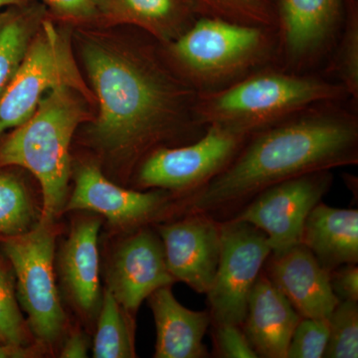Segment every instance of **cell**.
<instances>
[{
	"label": "cell",
	"instance_id": "obj_1",
	"mask_svg": "<svg viewBox=\"0 0 358 358\" xmlns=\"http://www.w3.org/2000/svg\"><path fill=\"white\" fill-rule=\"evenodd\" d=\"M357 162V117L345 110L308 109L251 134L221 173L193 192L189 210L209 215L232 210L282 181Z\"/></svg>",
	"mask_w": 358,
	"mask_h": 358
},
{
	"label": "cell",
	"instance_id": "obj_2",
	"mask_svg": "<svg viewBox=\"0 0 358 358\" xmlns=\"http://www.w3.org/2000/svg\"><path fill=\"white\" fill-rule=\"evenodd\" d=\"M84 60L100 105L94 136L117 152L131 155L164 138L192 95L150 63L103 45L89 44Z\"/></svg>",
	"mask_w": 358,
	"mask_h": 358
},
{
	"label": "cell",
	"instance_id": "obj_3",
	"mask_svg": "<svg viewBox=\"0 0 358 358\" xmlns=\"http://www.w3.org/2000/svg\"><path fill=\"white\" fill-rule=\"evenodd\" d=\"M74 90L63 86L48 92L34 114L0 145V167H23L39 181L42 224L51 225L66 206L71 141L86 117Z\"/></svg>",
	"mask_w": 358,
	"mask_h": 358
},
{
	"label": "cell",
	"instance_id": "obj_4",
	"mask_svg": "<svg viewBox=\"0 0 358 358\" xmlns=\"http://www.w3.org/2000/svg\"><path fill=\"white\" fill-rule=\"evenodd\" d=\"M346 95L341 83L264 70L225 89L201 92L194 112L201 124H223L251 136L312 106Z\"/></svg>",
	"mask_w": 358,
	"mask_h": 358
},
{
	"label": "cell",
	"instance_id": "obj_5",
	"mask_svg": "<svg viewBox=\"0 0 358 358\" xmlns=\"http://www.w3.org/2000/svg\"><path fill=\"white\" fill-rule=\"evenodd\" d=\"M266 28L223 18L194 21L171 46L176 62L201 89L227 83L268 57Z\"/></svg>",
	"mask_w": 358,
	"mask_h": 358
},
{
	"label": "cell",
	"instance_id": "obj_6",
	"mask_svg": "<svg viewBox=\"0 0 358 358\" xmlns=\"http://www.w3.org/2000/svg\"><path fill=\"white\" fill-rule=\"evenodd\" d=\"M40 223L21 234L6 237L3 251L17 278L18 301L35 338L51 345L64 331L66 317L54 278L55 234Z\"/></svg>",
	"mask_w": 358,
	"mask_h": 358
},
{
	"label": "cell",
	"instance_id": "obj_7",
	"mask_svg": "<svg viewBox=\"0 0 358 358\" xmlns=\"http://www.w3.org/2000/svg\"><path fill=\"white\" fill-rule=\"evenodd\" d=\"M63 86L88 93L67 37L50 21H44L0 98V134L27 121L48 92Z\"/></svg>",
	"mask_w": 358,
	"mask_h": 358
},
{
	"label": "cell",
	"instance_id": "obj_8",
	"mask_svg": "<svg viewBox=\"0 0 358 358\" xmlns=\"http://www.w3.org/2000/svg\"><path fill=\"white\" fill-rule=\"evenodd\" d=\"M217 270L207 292L211 322L242 327L254 284L272 254L267 236L244 221L220 222Z\"/></svg>",
	"mask_w": 358,
	"mask_h": 358
},
{
	"label": "cell",
	"instance_id": "obj_9",
	"mask_svg": "<svg viewBox=\"0 0 358 358\" xmlns=\"http://www.w3.org/2000/svg\"><path fill=\"white\" fill-rule=\"evenodd\" d=\"M249 136L223 124H208L189 145L154 150L141 167L138 183L145 188L194 192L228 166Z\"/></svg>",
	"mask_w": 358,
	"mask_h": 358
},
{
	"label": "cell",
	"instance_id": "obj_10",
	"mask_svg": "<svg viewBox=\"0 0 358 358\" xmlns=\"http://www.w3.org/2000/svg\"><path fill=\"white\" fill-rule=\"evenodd\" d=\"M333 182L331 171L303 174L259 192L231 219L265 233L273 254L301 244L303 224Z\"/></svg>",
	"mask_w": 358,
	"mask_h": 358
},
{
	"label": "cell",
	"instance_id": "obj_11",
	"mask_svg": "<svg viewBox=\"0 0 358 358\" xmlns=\"http://www.w3.org/2000/svg\"><path fill=\"white\" fill-rule=\"evenodd\" d=\"M169 273L199 294H207L220 257V222L203 212L160 226Z\"/></svg>",
	"mask_w": 358,
	"mask_h": 358
},
{
	"label": "cell",
	"instance_id": "obj_12",
	"mask_svg": "<svg viewBox=\"0 0 358 358\" xmlns=\"http://www.w3.org/2000/svg\"><path fill=\"white\" fill-rule=\"evenodd\" d=\"M174 282L162 242L150 231L141 230L115 252L108 289L129 315L138 312L141 303L157 289Z\"/></svg>",
	"mask_w": 358,
	"mask_h": 358
},
{
	"label": "cell",
	"instance_id": "obj_13",
	"mask_svg": "<svg viewBox=\"0 0 358 358\" xmlns=\"http://www.w3.org/2000/svg\"><path fill=\"white\" fill-rule=\"evenodd\" d=\"M264 268L301 317L327 319L341 301L331 287V271L303 244L271 254Z\"/></svg>",
	"mask_w": 358,
	"mask_h": 358
},
{
	"label": "cell",
	"instance_id": "obj_14",
	"mask_svg": "<svg viewBox=\"0 0 358 358\" xmlns=\"http://www.w3.org/2000/svg\"><path fill=\"white\" fill-rule=\"evenodd\" d=\"M167 203L164 192L124 189L108 180L98 167L84 166L78 171L65 210L93 211L117 225L134 226L157 217Z\"/></svg>",
	"mask_w": 358,
	"mask_h": 358
},
{
	"label": "cell",
	"instance_id": "obj_15",
	"mask_svg": "<svg viewBox=\"0 0 358 358\" xmlns=\"http://www.w3.org/2000/svg\"><path fill=\"white\" fill-rule=\"evenodd\" d=\"M301 319L288 299L261 273L249 294L242 324L258 357L287 358L289 341Z\"/></svg>",
	"mask_w": 358,
	"mask_h": 358
},
{
	"label": "cell",
	"instance_id": "obj_16",
	"mask_svg": "<svg viewBox=\"0 0 358 358\" xmlns=\"http://www.w3.org/2000/svg\"><path fill=\"white\" fill-rule=\"evenodd\" d=\"M157 327L155 358H203V338L211 322L210 313L188 310L178 303L171 286L148 296Z\"/></svg>",
	"mask_w": 358,
	"mask_h": 358
},
{
	"label": "cell",
	"instance_id": "obj_17",
	"mask_svg": "<svg viewBox=\"0 0 358 358\" xmlns=\"http://www.w3.org/2000/svg\"><path fill=\"white\" fill-rule=\"evenodd\" d=\"M301 244L329 271L357 264V209L334 208L320 202L306 219Z\"/></svg>",
	"mask_w": 358,
	"mask_h": 358
},
{
	"label": "cell",
	"instance_id": "obj_18",
	"mask_svg": "<svg viewBox=\"0 0 358 358\" xmlns=\"http://www.w3.org/2000/svg\"><path fill=\"white\" fill-rule=\"evenodd\" d=\"M341 0H279V21L285 50L299 61L313 55L334 29Z\"/></svg>",
	"mask_w": 358,
	"mask_h": 358
},
{
	"label": "cell",
	"instance_id": "obj_19",
	"mask_svg": "<svg viewBox=\"0 0 358 358\" xmlns=\"http://www.w3.org/2000/svg\"><path fill=\"white\" fill-rule=\"evenodd\" d=\"M101 222L87 219L75 226L62 253V272L72 300L92 313L100 300L98 234Z\"/></svg>",
	"mask_w": 358,
	"mask_h": 358
},
{
	"label": "cell",
	"instance_id": "obj_20",
	"mask_svg": "<svg viewBox=\"0 0 358 358\" xmlns=\"http://www.w3.org/2000/svg\"><path fill=\"white\" fill-rule=\"evenodd\" d=\"M100 11L140 25L162 38L182 34L200 7L195 0H99Z\"/></svg>",
	"mask_w": 358,
	"mask_h": 358
},
{
	"label": "cell",
	"instance_id": "obj_21",
	"mask_svg": "<svg viewBox=\"0 0 358 358\" xmlns=\"http://www.w3.org/2000/svg\"><path fill=\"white\" fill-rule=\"evenodd\" d=\"M122 308L109 289L103 294L98 329L94 339L95 358L134 357L133 339Z\"/></svg>",
	"mask_w": 358,
	"mask_h": 358
},
{
	"label": "cell",
	"instance_id": "obj_22",
	"mask_svg": "<svg viewBox=\"0 0 358 358\" xmlns=\"http://www.w3.org/2000/svg\"><path fill=\"white\" fill-rule=\"evenodd\" d=\"M32 218V206L24 187L13 176L0 174V236L26 232Z\"/></svg>",
	"mask_w": 358,
	"mask_h": 358
},
{
	"label": "cell",
	"instance_id": "obj_23",
	"mask_svg": "<svg viewBox=\"0 0 358 358\" xmlns=\"http://www.w3.org/2000/svg\"><path fill=\"white\" fill-rule=\"evenodd\" d=\"M329 341L324 357H358V301H341L329 317Z\"/></svg>",
	"mask_w": 358,
	"mask_h": 358
},
{
	"label": "cell",
	"instance_id": "obj_24",
	"mask_svg": "<svg viewBox=\"0 0 358 358\" xmlns=\"http://www.w3.org/2000/svg\"><path fill=\"white\" fill-rule=\"evenodd\" d=\"M30 44L25 18L15 17L0 28V98L20 69Z\"/></svg>",
	"mask_w": 358,
	"mask_h": 358
},
{
	"label": "cell",
	"instance_id": "obj_25",
	"mask_svg": "<svg viewBox=\"0 0 358 358\" xmlns=\"http://www.w3.org/2000/svg\"><path fill=\"white\" fill-rule=\"evenodd\" d=\"M216 17L242 24L270 27L275 15L267 0H195Z\"/></svg>",
	"mask_w": 358,
	"mask_h": 358
},
{
	"label": "cell",
	"instance_id": "obj_26",
	"mask_svg": "<svg viewBox=\"0 0 358 358\" xmlns=\"http://www.w3.org/2000/svg\"><path fill=\"white\" fill-rule=\"evenodd\" d=\"M327 319L301 317L294 329L287 358H322L329 341Z\"/></svg>",
	"mask_w": 358,
	"mask_h": 358
},
{
	"label": "cell",
	"instance_id": "obj_27",
	"mask_svg": "<svg viewBox=\"0 0 358 358\" xmlns=\"http://www.w3.org/2000/svg\"><path fill=\"white\" fill-rule=\"evenodd\" d=\"M27 341L24 320L18 308L13 284L0 267V343L25 345Z\"/></svg>",
	"mask_w": 358,
	"mask_h": 358
},
{
	"label": "cell",
	"instance_id": "obj_28",
	"mask_svg": "<svg viewBox=\"0 0 358 358\" xmlns=\"http://www.w3.org/2000/svg\"><path fill=\"white\" fill-rule=\"evenodd\" d=\"M334 70L348 95L358 98V20L352 11L346 23Z\"/></svg>",
	"mask_w": 358,
	"mask_h": 358
},
{
	"label": "cell",
	"instance_id": "obj_29",
	"mask_svg": "<svg viewBox=\"0 0 358 358\" xmlns=\"http://www.w3.org/2000/svg\"><path fill=\"white\" fill-rule=\"evenodd\" d=\"M216 355L223 358H258L242 327L236 324H214Z\"/></svg>",
	"mask_w": 358,
	"mask_h": 358
},
{
	"label": "cell",
	"instance_id": "obj_30",
	"mask_svg": "<svg viewBox=\"0 0 358 358\" xmlns=\"http://www.w3.org/2000/svg\"><path fill=\"white\" fill-rule=\"evenodd\" d=\"M331 284L339 300L358 301L357 264H346L331 271Z\"/></svg>",
	"mask_w": 358,
	"mask_h": 358
},
{
	"label": "cell",
	"instance_id": "obj_31",
	"mask_svg": "<svg viewBox=\"0 0 358 358\" xmlns=\"http://www.w3.org/2000/svg\"><path fill=\"white\" fill-rule=\"evenodd\" d=\"M54 13L75 20L93 17L100 13L99 0H44Z\"/></svg>",
	"mask_w": 358,
	"mask_h": 358
},
{
	"label": "cell",
	"instance_id": "obj_32",
	"mask_svg": "<svg viewBox=\"0 0 358 358\" xmlns=\"http://www.w3.org/2000/svg\"><path fill=\"white\" fill-rule=\"evenodd\" d=\"M88 339L83 334L76 333L66 341L64 348L61 352L63 358H85L88 357Z\"/></svg>",
	"mask_w": 358,
	"mask_h": 358
},
{
	"label": "cell",
	"instance_id": "obj_33",
	"mask_svg": "<svg viewBox=\"0 0 358 358\" xmlns=\"http://www.w3.org/2000/svg\"><path fill=\"white\" fill-rule=\"evenodd\" d=\"M31 355L33 353L23 345L0 343V358H24L31 357Z\"/></svg>",
	"mask_w": 358,
	"mask_h": 358
},
{
	"label": "cell",
	"instance_id": "obj_34",
	"mask_svg": "<svg viewBox=\"0 0 358 358\" xmlns=\"http://www.w3.org/2000/svg\"><path fill=\"white\" fill-rule=\"evenodd\" d=\"M24 0H0V9L6 6H20Z\"/></svg>",
	"mask_w": 358,
	"mask_h": 358
}]
</instances>
